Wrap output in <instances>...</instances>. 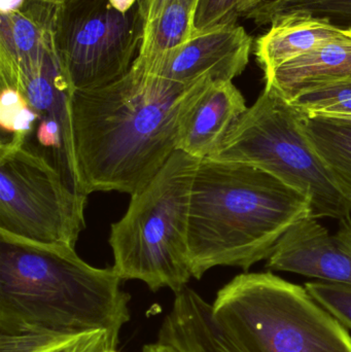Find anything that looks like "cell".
Masks as SVG:
<instances>
[{"label":"cell","instance_id":"obj_16","mask_svg":"<svg viewBox=\"0 0 351 352\" xmlns=\"http://www.w3.org/2000/svg\"><path fill=\"white\" fill-rule=\"evenodd\" d=\"M301 116L309 142L340 190L351 201V124Z\"/></svg>","mask_w":351,"mask_h":352},{"label":"cell","instance_id":"obj_7","mask_svg":"<svg viewBox=\"0 0 351 352\" xmlns=\"http://www.w3.org/2000/svg\"><path fill=\"white\" fill-rule=\"evenodd\" d=\"M88 195L55 162L12 135L0 144V230L45 243L76 246L86 227Z\"/></svg>","mask_w":351,"mask_h":352},{"label":"cell","instance_id":"obj_23","mask_svg":"<svg viewBox=\"0 0 351 352\" xmlns=\"http://www.w3.org/2000/svg\"><path fill=\"white\" fill-rule=\"evenodd\" d=\"M326 119L336 120V121L346 122L351 124V100L342 104L341 107L336 109L335 111L326 116Z\"/></svg>","mask_w":351,"mask_h":352},{"label":"cell","instance_id":"obj_22","mask_svg":"<svg viewBox=\"0 0 351 352\" xmlns=\"http://www.w3.org/2000/svg\"><path fill=\"white\" fill-rule=\"evenodd\" d=\"M168 0H138V8L144 20V26L152 21Z\"/></svg>","mask_w":351,"mask_h":352},{"label":"cell","instance_id":"obj_24","mask_svg":"<svg viewBox=\"0 0 351 352\" xmlns=\"http://www.w3.org/2000/svg\"><path fill=\"white\" fill-rule=\"evenodd\" d=\"M27 0H0V14H12L20 10Z\"/></svg>","mask_w":351,"mask_h":352},{"label":"cell","instance_id":"obj_28","mask_svg":"<svg viewBox=\"0 0 351 352\" xmlns=\"http://www.w3.org/2000/svg\"><path fill=\"white\" fill-rule=\"evenodd\" d=\"M265 1H267V0H257V4H256V8H257L258 6H260V4L263 3V2Z\"/></svg>","mask_w":351,"mask_h":352},{"label":"cell","instance_id":"obj_14","mask_svg":"<svg viewBox=\"0 0 351 352\" xmlns=\"http://www.w3.org/2000/svg\"><path fill=\"white\" fill-rule=\"evenodd\" d=\"M158 337L179 352H242L214 322L212 304L188 287L175 294Z\"/></svg>","mask_w":351,"mask_h":352},{"label":"cell","instance_id":"obj_20","mask_svg":"<svg viewBox=\"0 0 351 352\" xmlns=\"http://www.w3.org/2000/svg\"><path fill=\"white\" fill-rule=\"evenodd\" d=\"M29 107L28 101L20 91L10 87H1L0 93V127L10 134L14 120Z\"/></svg>","mask_w":351,"mask_h":352},{"label":"cell","instance_id":"obj_8","mask_svg":"<svg viewBox=\"0 0 351 352\" xmlns=\"http://www.w3.org/2000/svg\"><path fill=\"white\" fill-rule=\"evenodd\" d=\"M142 37L138 4L126 14L109 0H67L58 8L56 47L74 91L99 88L127 74Z\"/></svg>","mask_w":351,"mask_h":352},{"label":"cell","instance_id":"obj_25","mask_svg":"<svg viewBox=\"0 0 351 352\" xmlns=\"http://www.w3.org/2000/svg\"><path fill=\"white\" fill-rule=\"evenodd\" d=\"M109 3L117 12L126 14L137 6L138 0H109Z\"/></svg>","mask_w":351,"mask_h":352},{"label":"cell","instance_id":"obj_2","mask_svg":"<svg viewBox=\"0 0 351 352\" xmlns=\"http://www.w3.org/2000/svg\"><path fill=\"white\" fill-rule=\"evenodd\" d=\"M115 269L84 262L74 246L0 230V333H109L115 346L131 296Z\"/></svg>","mask_w":351,"mask_h":352},{"label":"cell","instance_id":"obj_3","mask_svg":"<svg viewBox=\"0 0 351 352\" xmlns=\"http://www.w3.org/2000/svg\"><path fill=\"white\" fill-rule=\"evenodd\" d=\"M311 213L307 197L258 167L200 159L190 200L192 277L199 280L218 266L249 270L268 260L284 234Z\"/></svg>","mask_w":351,"mask_h":352},{"label":"cell","instance_id":"obj_12","mask_svg":"<svg viewBox=\"0 0 351 352\" xmlns=\"http://www.w3.org/2000/svg\"><path fill=\"white\" fill-rule=\"evenodd\" d=\"M58 8L59 4L27 0L16 12L0 14L1 86L41 67L57 49Z\"/></svg>","mask_w":351,"mask_h":352},{"label":"cell","instance_id":"obj_18","mask_svg":"<svg viewBox=\"0 0 351 352\" xmlns=\"http://www.w3.org/2000/svg\"><path fill=\"white\" fill-rule=\"evenodd\" d=\"M305 289L321 307L351 330V285L307 283Z\"/></svg>","mask_w":351,"mask_h":352},{"label":"cell","instance_id":"obj_10","mask_svg":"<svg viewBox=\"0 0 351 352\" xmlns=\"http://www.w3.org/2000/svg\"><path fill=\"white\" fill-rule=\"evenodd\" d=\"M267 268L351 285V217L340 221L335 234L311 215L297 221L278 241Z\"/></svg>","mask_w":351,"mask_h":352},{"label":"cell","instance_id":"obj_4","mask_svg":"<svg viewBox=\"0 0 351 352\" xmlns=\"http://www.w3.org/2000/svg\"><path fill=\"white\" fill-rule=\"evenodd\" d=\"M199 161L175 151L111 225L113 268L123 280L142 281L154 293L167 287L177 294L188 287L190 200Z\"/></svg>","mask_w":351,"mask_h":352},{"label":"cell","instance_id":"obj_11","mask_svg":"<svg viewBox=\"0 0 351 352\" xmlns=\"http://www.w3.org/2000/svg\"><path fill=\"white\" fill-rule=\"evenodd\" d=\"M247 109L245 97L232 82L205 80L179 118L177 150L197 159L212 158Z\"/></svg>","mask_w":351,"mask_h":352},{"label":"cell","instance_id":"obj_1","mask_svg":"<svg viewBox=\"0 0 351 352\" xmlns=\"http://www.w3.org/2000/svg\"><path fill=\"white\" fill-rule=\"evenodd\" d=\"M208 78L179 84L132 65L115 82L76 90L70 101L78 190H142L177 150L179 118Z\"/></svg>","mask_w":351,"mask_h":352},{"label":"cell","instance_id":"obj_19","mask_svg":"<svg viewBox=\"0 0 351 352\" xmlns=\"http://www.w3.org/2000/svg\"><path fill=\"white\" fill-rule=\"evenodd\" d=\"M117 347L109 333L99 330L69 337L36 352H107Z\"/></svg>","mask_w":351,"mask_h":352},{"label":"cell","instance_id":"obj_6","mask_svg":"<svg viewBox=\"0 0 351 352\" xmlns=\"http://www.w3.org/2000/svg\"><path fill=\"white\" fill-rule=\"evenodd\" d=\"M301 113L265 84L212 159L266 171L309 199L315 219L350 217L351 201L340 190L305 134Z\"/></svg>","mask_w":351,"mask_h":352},{"label":"cell","instance_id":"obj_13","mask_svg":"<svg viewBox=\"0 0 351 352\" xmlns=\"http://www.w3.org/2000/svg\"><path fill=\"white\" fill-rule=\"evenodd\" d=\"M270 24L269 30L256 43V57L264 76L350 31V28L334 24L327 16L301 12L276 16Z\"/></svg>","mask_w":351,"mask_h":352},{"label":"cell","instance_id":"obj_21","mask_svg":"<svg viewBox=\"0 0 351 352\" xmlns=\"http://www.w3.org/2000/svg\"><path fill=\"white\" fill-rule=\"evenodd\" d=\"M39 144L45 148H52L55 164H59L64 148V129L59 121L55 119L39 120L36 130Z\"/></svg>","mask_w":351,"mask_h":352},{"label":"cell","instance_id":"obj_29","mask_svg":"<svg viewBox=\"0 0 351 352\" xmlns=\"http://www.w3.org/2000/svg\"><path fill=\"white\" fill-rule=\"evenodd\" d=\"M107 352H117V351H107Z\"/></svg>","mask_w":351,"mask_h":352},{"label":"cell","instance_id":"obj_5","mask_svg":"<svg viewBox=\"0 0 351 352\" xmlns=\"http://www.w3.org/2000/svg\"><path fill=\"white\" fill-rule=\"evenodd\" d=\"M214 322L242 352H351V337L305 287L243 273L216 294Z\"/></svg>","mask_w":351,"mask_h":352},{"label":"cell","instance_id":"obj_17","mask_svg":"<svg viewBox=\"0 0 351 352\" xmlns=\"http://www.w3.org/2000/svg\"><path fill=\"white\" fill-rule=\"evenodd\" d=\"M257 0H199L194 20L196 32L236 25L239 16L256 8Z\"/></svg>","mask_w":351,"mask_h":352},{"label":"cell","instance_id":"obj_26","mask_svg":"<svg viewBox=\"0 0 351 352\" xmlns=\"http://www.w3.org/2000/svg\"><path fill=\"white\" fill-rule=\"evenodd\" d=\"M142 352H179L175 347L162 342L150 343L146 344L142 349Z\"/></svg>","mask_w":351,"mask_h":352},{"label":"cell","instance_id":"obj_15","mask_svg":"<svg viewBox=\"0 0 351 352\" xmlns=\"http://www.w3.org/2000/svg\"><path fill=\"white\" fill-rule=\"evenodd\" d=\"M264 80L288 100L317 87L351 80V27L348 34L282 64Z\"/></svg>","mask_w":351,"mask_h":352},{"label":"cell","instance_id":"obj_9","mask_svg":"<svg viewBox=\"0 0 351 352\" xmlns=\"http://www.w3.org/2000/svg\"><path fill=\"white\" fill-rule=\"evenodd\" d=\"M251 45V37L237 24L196 32L144 72L183 85L204 78L232 82L245 72Z\"/></svg>","mask_w":351,"mask_h":352},{"label":"cell","instance_id":"obj_27","mask_svg":"<svg viewBox=\"0 0 351 352\" xmlns=\"http://www.w3.org/2000/svg\"><path fill=\"white\" fill-rule=\"evenodd\" d=\"M38 1L49 2V3L61 4L67 0H38Z\"/></svg>","mask_w":351,"mask_h":352}]
</instances>
